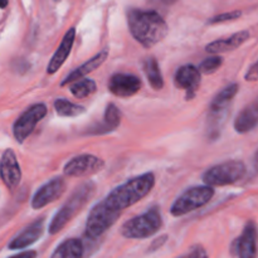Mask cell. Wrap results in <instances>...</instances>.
I'll return each mask as SVG.
<instances>
[{
  "instance_id": "26",
  "label": "cell",
  "mask_w": 258,
  "mask_h": 258,
  "mask_svg": "<svg viewBox=\"0 0 258 258\" xmlns=\"http://www.w3.org/2000/svg\"><path fill=\"white\" fill-rule=\"evenodd\" d=\"M223 63V59L219 55H213V57L206 58L203 62L199 66V72L204 73V75H211V73H214Z\"/></svg>"
},
{
  "instance_id": "15",
  "label": "cell",
  "mask_w": 258,
  "mask_h": 258,
  "mask_svg": "<svg viewBox=\"0 0 258 258\" xmlns=\"http://www.w3.org/2000/svg\"><path fill=\"white\" fill-rule=\"evenodd\" d=\"M44 232V219H35L33 223H30L23 232H20L14 239L9 243L10 249H23L27 248L30 244L35 243Z\"/></svg>"
},
{
  "instance_id": "7",
  "label": "cell",
  "mask_w": 258,
  "mask_h": 258,
  "mask_svg": "<svg viewBox=\"0 0 258 258\" xmlns=\"http://www.w3.org/2000/svg\"><path fill=\"white\" fill-rule=\"evenodd\" d=\"M120 214V212L108 208L103 201L96 204L86 222V237L91 241L101 237L115 224Z\"/></svg>"
},
{
  "instance_id": "20",
  "label": "cell",
  "mask_w": 258,
  "mask_h": 258,
  "mask_svg": "<svg viewBox=\"0 0 258 258\" xmlns=\"http://www.w3.org/2000/svg\"><path fill=\"white\" fill-rule=\"evenodd\" d=\"M121 121V112L113 103H110L106 108L105 116H103L102 122L96 123L95 126L90 127L87 130V134L91 135H102V134L111 133L115 130Z\"/></svg>"
},
{
  "instance_id": "14",
  "label": "cell",
  "mask_w": 258,
  "mask_h": 258,
  "mask_svg": "<svg viewBox=\"0 0 258 258\" xmlns=\"http://www.w3.org/2000/svg\"><path fill=\"white\" fill-rule=\"evenodd\" d=\"M175 86L186 91V98H193L201 85V72L194 66L188 64L179 68L174 77Z\"/></svg>"
},
{
  "instance_id": "28",
  "label": "cell",
  "mask_w": 258,
  "mask_h": 258,
  "mask_svg": "<svg viewBox=\"0 0 258 258\" xmlns=\"http://www.w3.org/2000/svg\"><path fill=\"white\" fill-rule=\"evenodd\" d=\"M244 78H246V81H248V82H254V81H258V60L256 63H253L251 67H249V70L247 71Z\"/></svg>"
},
{
  "instance_id": "27",
  "label": "cell",
  "mask_w": 258,
  "mask_h": 258,
  "mask_svg": "<svg viewBox=\"0 0 258 258\" xmlns=\"http://www.w3.org/2000/svg\"><path fill=\"white\" fill-rule=\"evenodd\" d=\"M241 15H242L241 10H234V12L223 13V14L216 15V17H213L212 19H209L208 23H209V24H219V23L231 22V20L238 19Z\"/></svg>"
},
{
  "instance_id": "6",
  "label": "cell",
  "mask_w": 258,
  "mask_h": 258,
  "mask_svg": "<svg viewBox=\"0 0 258 258\" xmlns=\"http://www.w3.org/2000/svg\"><path fill=\"white\" fill-rule=\"evenodd\" d=\"M214 196V189L208 185L194 186L184 191L171 206L170 213L174 217H181L184 214H188L196 209L202 208L209 203Z\"/></svg>"
},
{
  "instance_id": "23",
  "label": "cell",
  "mask_w": 258,
  "mask_h": 258,
  "mask_svg": "<svg viewBox=\"0 0 258 258\" xmlns=\"http://www.w3.org/2000/svg\"><path fill=\"white\" fill-rule=\"evenodd\" d=\"M144 72H145L146 78H148L149 83L154 90H161L164 86L163 75L159 68L158 62L154 57L146 58L144 62Z\"/></svg>"
},
{
  "instance_id": "17",
  "label": "cell",
  "mask_w": 258,
  "mask_h": 258,
  "mask_svg": "<svg viewBox=\"0 0 258 258\" xmlns=\"http://www.w3.org/2000/svg\"><path fill=\"white\" fill-rule=\"evenodd\" d=\"M75 37H76L75 28H71V29L64 34L59 47H58V49L55 50L54 55H53L49 64H48L47 72L49 73V75H53V73L57 72V71L62 67L63 63L66 62L67 57L70 55L71 49H72L73 42H75Z\"/></svg>"
},
{
  "instance_id": "4",
  "label": "cell",
  "mask_w": 258,
  "mask_h": 258,
  "mask_svg": "<svg viewBox=\"0 0 258 258\" xmlns=\"http://www.w3.org/2000/svg\"><path fill=\"white\" fill-rule=\"evenodd\" d=\"M163 226V218L159 209H149L144 214L126 222L121 228L123 237L130 239L149 238L155 234Z\"/></svg>"
},
{
  "instance_id": "10",
  "label": "cell",
  "mask_w": 258,
  "mask_h": 258,
  "mask_svg": "<svg viewBox=\"0 0 258 258\" xmlns=\"http://www.w3.org/2000/svg\"><path fill=\"white\" fill-rule=\"evenodd\" d=\"M232 253L238 258H257L258 253V232L253 222H248L242 232L241 237L232 244Z\"/></svg>"
},
{
  "instance_id": "33",
  "label": "cell",
  "mask_w": 258,
  "mask_h": 258,
  "mask_svg": "<svg viewBox=\"0 0 258 258\" xmlns=\"http://www.w3.org/2000/svg\"><path fill=\"white\" fill-rule=\"evenodd\" d=\"M153 2L159 3L161 5H171L176 2V0H153Z\"/></svg>"
},
{
  "instance_id": "9",
  "label": "cell",
  "mask_w": 258,
  "mask_h": 258,
  "mask_svg": "<svg viewBox=\"0 0 258 258\" xmlns=\"http://www.w3.org/2000/svg\"><path fill=\"white\" fill-rule=\"evenodd\" d=\"M105 166V161L97 156L83 154L73 158L64 165V174L72 178H82V176L93 175L101 171Z\"/></svg>"
},
{
  "instance_id": "8",
  "label": "cell",
  "mask_w": 258,
  "mask_h": 258,
  "mask_svg": "<svg viewBox=\"0 0 258 258\" xmlns=\"http://www.w3.org/2000/svg\"><path fill=\"white\" fill-rule=\"evenodd\" d=\"M45 113H47V107L44 103H37L23 112L13 126L15 140L22 144L34 131L37 123L44 117Z\"/></svg>"
},
{
  "instance_id": "19",
  "label": "cell",
  "mask_w": 258,
  "mask_h": 258,
  "mask_svg": "<svg viewBox=\"0 0 258 258\" xmlns=\"http://www.w3.org/2000/svg\"><path fill=\"white\" fill-rule=\"evenodd\" d=\"M107 55H108V50L107 49H103L102 52H100L98 54H96L95 57H92L91 59H88L87 62L83 63L82 66H80L78 68H76L75 71L70 73L64 80L62 81L60 86H66L71 82H76V81H80L82 78H85V76H87L88 73L93 72L95 70H97L106 59H107Z\"/></svg>"
},
{
  "instance_id": "29",
  "label": "cell",
  "mask_w": 258,
  "mask_h": 258,
  "mask_svg": "<svg viewBox=\"0 0 258 258\" xmlns=\"http://www.w3.org/2000/svg\"><path fill=\"white\" fill-rule=\"evenodd\" d=\"M188 258H208V256H207V252H206V249L203 248V247L196 246L190 251V253H189Z\"/></svg>"
},
{
  "instance_id": "34",
  "label": "cell",
  "mask_w": 258,
  "mask_h": 258,
  "mask_svg": "<svg viewBox=\"0 0 258 258\" xmlns=\"http://www.w3.org/2000/svg\"><path fill=\"white\" fill-rule=\"evenodd\" d=\"M8 5V0H0V9H4Z\"/></svg>"
},
{
  "instance_id": "1",
  "label": "cell",
  "mask_w": 258,
  "mask_h": 258,
  "mask_svg": "<svg viewBox=\"0 0 258 258\" xmlns=\"http://www.w3.org/2000/svg\"><path fill=\"white\" fill-rule=\"evenodd\" d=\"M127 23L133 37L145 48L154 47L168 34V24L154 10H128Z\"/></svg>"
},
{
  "instance_id": "12",
  "label": "cell",
  "mask_w": 258,
  "mask_h": 258,
  "mask_svg": "<svg viewBox=\"0 0 258 258\" xmlns=\"http://www.w3.org/2000/svg\"><path fill=\"white\" fill-rule=\"evenodd\" d=\"M141 80L134 75L116 73L108 81V90L117 97H131L141 90Z\"/></svg>"
},
{
  "instance_id": "3",
  "label": "cell",
  "mask_w": 258,
  "mask_h": 258,
  "mask_svg": "<svg viewBox=\"0 0 258 258\" xmlns=\"http://www.w3.org/2000/svg\"><path fill=\"white\" fill-rule=\"evenodd\" d=\"M93 193H95V184L93 183H85L82 185L78 186L71 197L68 198V201L60 207V209L58 211V213L55 214L54 218L52 219L49 224V233L55 234L59 231H62L64 228V226L67 223H70L83 208H85L86 204L88 203L91 198H92Z\"/></svg>"
},
{
  "instance_id": "31",
  "label": "cell",
  "mask_w": 258,
  "mask_h": 258,
  "mask_svg": "<svg viewBox=\"0 0 258 258\" xmlns=\"http://www.w3.org/2000/svg\"><path fill=\"white\" fill-rule=\"evenodd\" d=\"M37 257V253L34 251H25L22 252V253L17 254V256H13L10 258H35Z\"/></svg>"
},
{
  "instance_id": "22",
  "label": "cell",
  "mask_w": 258,
  "mask_h": 258,
  "mask_svg": "<svg viewBox=\"0 0 258 258\" xmlns=\"http://www.w3.org/2000/svg\"><path fill=\"white\" fill-rule=\"evenodd\" d=\"M237 92H238L237 83H231L227 87H224L212 101L211 107H209L211 112H221V111L228 110V105L236 97Z\"/></svg>"
},
{
  "instance_id": "5",
  "label": "cell",
  "mask_w": 258,
  "mask_h": 258,
  "mask_svg": "<svg viewBox=\"0 0 258 258\" xmlns=\"http://www.w3.org/2000/svg\"><path fill=\"white\" fill-rule=\"evenodd\" d=\"M246 174V165L239 160H229L209 168L203 174V181L208 186L231 185L241 180Z\"/></svg>"
},
{
  "instance_id": "30",
  "label": "cell",
  "mask_w": 258,
  "mask_h": 258,
  "mask_svg": "<svg viewBox=\"0 0 258 258\" xmlns=\"http://www.w3.org/2000/svg\"><path fill=\"white\" fill-rule=\"evenodd\" d=\"M166 239H168V237H166V236H161V237H159V238H156L155 241H154L153 243H151V246H150V248H149V251L154 252V251H156V249H158V248H160V247L163 246L164 243H165Z\"/></svg>"
},
{
  "instance_id": "13",
  "label": "cell",
  "mask_w": 258,
  "mask_h": 258,
  "mask_svg": "<svg viewBox=\"0 0 258 258\" xmlns=\"http://www.w3.org/2000/svg\"><path fill=\"white\" fill-rule=\"evenodd\" d=\"M66 190V181L63 178H55L53 180L48 181L47 184L38 189L37 193L34 194L32 199V207L34 209H42L48 204L53 203L60 198Z\"/></svg>"
},
{
  "instance_id": "21",
  "label": "cell",
  "mask_w": 258,
  "mask_h": 258,
  "mask_svg": "<svg viewBox=\"0 0 258 258\" xmlns=\"http://www.w3.org/2000/svg\"><path fill=\"white\" fill-rule=\"evenodd\" d=\"M85 254V246L82 241L77 238H70L63 241L55 248L50 258H82Z\"/></svg>"
},
{
  "instance_id": "18",
  "label": "cell",
  "mask_w": 258,
  "mask_h": 258,
  "mask_svg": "<svg viewBox=\"0 0 258 258\" xmlns=\"http://www.w3.org/2000/svg\"><path fill=\"white\" fill-rule=\"evenodd\" d=\"M248 38V30H242V32L234 33L233 35H231L229 38H226V39H218L209 43L206 47V50L208 53H212V54H219V53L229 52V50L236 49L239 45L243 44L244 42H247Z\"/></svg>"
},
{
  "instance_id": "11",
  "label": "cell",
  "mask_w": 258,
  "mask_h": 258,
  "mask_svg": "<svg viewBox=\"0 0 258 258\" xmlns=\"http://www.w3.org/2000/svg\"><path fill=\"white\" fill-rule=\"evenodd\" d=\"M0 178L9 190H15L22 180V170L12 149L4 151L0 159Z\"/></svg>"
},
{
  "instance_id": "2",
  "label": "cell",
  "mask_w": 258,
  "mask_h": 258,
  "mask_svg": "<svg viewBox=\"0 0 258 258\" xmlns=\"http://www.w3.org/2000/svg\"><path fill=\"white\" fill-rule=\"evenodd\" d=\"M155 185V176L151 173L143 174L140 176L126 181L122 185L113 189L105 199L106 206L113 211L122 212L127 207L134 206L135 203L145 198L151 189Z\"/></svg>"
},
{
  "instance_id": "16",
  "label": "cell",
  "mask_w": 258,
  "mask_h": 258,
  "mask_svg": "<svg viewBox=\"0 0 258 258\" xmlns=\"http://www.w3.org/2000/svg\"><path fill=\"white\" fill-rule=\"evenodd\" d=\"M258 125V97L249 102L234 120V128L238 134H247Z\"/></svg>"
},
{
  "instance_id": "24",
  "label": "cell",
  "mask_w": 258,
  "mask_h": 258,
  "mask_svg": "<svg viewBox=\"0 0 258 258\" xmlns=\"http://www.w3.org/2000/svg\"><path fill=\"white\" fill-rule=\"evenodd\" d=\"M54 110L57 115L62 117H75V116L82 115L85 112V108L82 106H78L71 101L64 98H58L54 102Z\"/></svg>"
},
{
  "instance_id": "25",
  "label": "cell",
  "mask_w": 258,
  "mask_h": 258,
  "mask_svg": "<svg viewBox=\"0 0 258 258\" xmlns=\"http://www.w3.org/2000/svg\"><path fill=\"white\" fill-rule=\"evenodd\" d=\"M96 91V83L95 81L88 80V78H82L80 81H76L72 86H71V92L75 97L77 98H86L90 95H92Z\"/></svg>"
},
{
  "instance_id": "32",
  "label": "cell",
  "mask_w": 258,
  "mask_h": 258,
  "mask_svg": "<svg viewBox=\"0 0 258 258\" xmlns=\"http://www.w3.org/2000/svg\"><path fill=\"white\" fill-rule=\"evenodd\" d=\"M252 165H253V170L256 171V174H258V150L254 153L253 160H252Z\"/></svg>"
}]
</instances>
